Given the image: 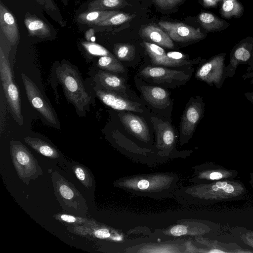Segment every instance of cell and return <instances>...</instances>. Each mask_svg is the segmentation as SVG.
<instances>
[{
    "instance_id": "cell-1",
    "label": "cell",
    "mask_w": 253,
    "mask_h": 253,
    "mask_svg": "<svg viewBox=\"0 0 253 253\" xmlns=\"http://www.w3.org/2000/svg\"><path fill=\"white\" fill-rule=\"evenodd\" d=\"M56 74L67 100L80 114L83 115L89 108L90 97L78 71L71 65L62 63L56 68Z\"/></svg>"
},
{
    "instance_id": "cell-2",
    "label": "cell",
    "mask_w": 253,
    "mask_h": 253,
    "mask_svg": "<svg viewBox=\"0 0 253 253\" xmlns=\"http://www.w3.org/2000/svg\"><path fill=\"white\" fill-rule=\"evenodd\" d=\"M51 181L62 209L73 215L86 217L88 210L86 201L74 185L57 171L52 173Z\"/></svg>"
},
{
    "instance_id": "cell-3",
    "label": "cell",
    "mask_w": 253,
    "mask_h": 253,
    "mask_svg": "<svg viewBox=\"0 0 253 253\" xmlns=\"http://www.w3.org/2000/svg\"><path fill=\"white\" fill-rule=\"evenodd\" d=\"M10 152L13 164L19 178L29 184L43 174V171L37 159L29 149L21 142L11 140Z\"/></svg>"
},
{
    "instance_id": "cell-4",
    "label": "cell",
    "mask_w": 253,
    "mask_h": 253,
    "mask_svg": "<svg viewBox=\"0 0 253 253\" xmlns=\"http://www.w3.org/2000/svg\"><path fill=\"white\" fill-rule=\"evenodd\" d=\"M194 69L177 70L169 67L148 65L141 69L138 76L150 84H156L162 86L174 88L184 84L190 79Z\"/></svg>"
},
{
    "instance_id": "cell-5",
    "label": "cell",
    "mask_w": 253,
    "mask_h": 253,
    "mask_svg": "<svg viewBox=\"0 0 253 253\" xmlns=\"http://www.w3.org/2000/svg\"><path fill=\"white\" fill-rule=\"evenodd\" d=\"M0 75L1 84L7 101L16 121L23 124L19 90L12 78L11 68L1 46L0 49Z\"/></svg>"
},
{
    "instance_id": "cell-6",
    "label": "cell",
    "mask_w": 253,
    "mask_h": 253,
    "mask_svg": "<svg viewBox=\"0 0 253 253\" xmlns=\"http://www.w3.org/2000/svg\"><path fill=\"white\" fill-rule=\"evenodd\" d=\"M21 77L26 95L31 104L49 124L59 128L60 125L56 114L37 86L23 73L21 74Z\"/></svg>"
},
{
    "instance_id": "cell-7",
    "label": "cell",
    "mask_w": 253,
    "mask_h": 253,
    "mask_svg": "<svg viewBox=\"0 0 253 253\" xmlns=\"http://www.w3.org/2000/svg\"><path fill=\"white\" fill-rule=\"evenodd\" d=\"M225 56L224 53H220L204 63L197 70L196 78L210 85L220 88L226 78Z\"/></svg>"
},
{
    "instance_id": "cell-8",
    "label": "cell",
    "mask_w": 253,
    "mask_h": 253,
    "mask_svg": "<svg viewBox=\"0 0 253 253\" xmlns=\"http://www.w3.org/2000/svg\"><path fill=\"white\" fill-rule=\"evenodd\" d=\"M205 104L200 96L189 100L182 116L179 132L181 140L188 139L193 135L196 126L202 118Z\"/></svg>"
},
{
    "instance_id": "cell-9",
    "label": "cell",
    "mask_w": 253,
    "mask_h": 253,
    "mask_svg": "<svg viewBox=\"0 0 253 253\" xmlns=\"http://www.w3.org/2000/svg\"><path fill=\"white\" fill-rule=\"evenodd\" d=\"M159 25L168 34L172 41L189 42L201 40L205 37L199 28H195L184 23L161 21Z\"/></svg>"
},
{
    "instance_id": "cell-10",
    "label": "cell",
    "mask_w": 253,
    "mask_h": 253,
    "mask_svg": "<svg viewBox=\"0 0 253 253\" xmlns=\"http://www.w3.org/2000/svg\"><path fill=\"white\" fill-rule=\"evenodd\" d=\"M96 95L106 105L117 110L143 113L141 104L114 91L108 90H96Z\"/></svg>"
},
{
    "instance_id": "cell-11",
    "label": "cell",
    "mask_w": 253,
    "mask_h": 253,
    "mask_svg": "<svg viewBox=\"0 0 253 253\" xmlns=\"http://www.w3.org/2000/svg\"><path fill=\"white\" fill-rule=\"evenodd\" d=\"M138 88L143 98L154 109L163 110L171 105L169 93L165 88L145 83L139 85Z\"/></svg>"
},
{
    "instance_id": "cell-12",
    "label": "cell",
    "mask_w": 253,
    "mask_h": 253,
    "mask_svg": "<svg viewBox=\"0 0 253 253\" xmlns=\"http://www.w3.org/2000/svg\"><path fill=\"white\" fill-rule=\"evenodd\" d=\"M143 45L153 65L177 68L198 63L196 60L186 62L173 59L167 54L162 47L155 43L145 41Z\"/></svg>"
},
{
    "instance_id": "cell-13",
    "label": "cell",
    "mask_w": 253,
    "mask_h": 253,
    "mask_svg": "<svg viewBox=\"0 0 253 253\" xmlns=\"http://www.w3.org/2000/svg\"><path fill=\"white\" fill-rule=\"evenodd\" d=\"M253 58V43L244 42L236 46L231 52L229 63L226 67V78L232 77L240 64L248 65Z\"/></svg>"
},
{
    "instance_id": "cell-14",
    "label": "cell",
    "mask_w": 253,
    "mask_h": 253,
    "mask_svg": "<svg viewBox=\"0 0 253 253\" xmlns=\"http://www.w3.org/2000/svg\"><path fill=\"white\" fill-rule=\"evenodd\" d=\"M119 117L123 126L128 131L140 140L144 141L149 140V127L141 117L131 113H121Z\"/></svg>"
},
{
    "instance_id": "cell-15",
    "label": "cell",
    "mask_w": 253,
    "mask_h": 253,
    "mask_svg": "<svg viewBox=\"0 0 253 253\" xmlns=\"http://www.w3.org/2000/svg\"><path fill=\"white\" fill-rule=\"evenodd\" d=\"M0 27L1 32L12 45L19 39V33L16 19L13 14L0 2Z\"/></svg>"
},
{
    "instance_id": "cell-16",
    "label": "cell",
    "mask_w": 253,
    "mask_h": 253,
    "mask_svg": "<svg viewBox=\"0 0 253 253\" xmlns=\"http://www.w3.org/2000/svg\"><path fill=\"white\" fill-rule=\"evenodd\" d=\"M151 122L155 131L157 144L161 148H169L175 141V132L171 125L156 117H152Z\"/></svg>"
},
{
    "instance_id": "cell-17",
    "label": "cell",
    "mask_w": 253,
    "mask_h": 253,
    "mask_svg": "<svg viewBox=\"0 0 253 253\" xmlns=\"http://www.w3.org/2000/svg\"><path fill=\"white\" fill-rule=\"evenodd\" d=\"M24 24L30 36L43 39H51L55 36L51 26L36 15L27 13L24 18Z\"/></svg>"
},
{
    "instance_id": "cell-18",
    "label": "cell",
    "mask_w": 253,
    "mask_h": 253,
    "mask_svg": "<svg viewBox=\"0 0 253 253\" xmlns=\"http://www.w3.org/2000/svg\"><path fill=\"white\" fill-rule=\"evenodd\" d=\"M100 84L107 90L117 92L127 98L126 84L123 78L115 74L100 70L96 75Z\"/></svg>"
},
{
    "instance_id": "cell-19",
    "label": "cell",
    "mask_w": 253,
    "mask_h": 253,
    "mask_svg": "<svg viewBox=\"0 0 253 253\" xmlns=\"http://www.w3.org/2000/svg\"><path fill=\"white\" fill-rule=\"evenodd\" d=\"M141 37L147 39L154 43L163 47L172 48L173 41L162 29L152 25L144 26L140 31Z\"/></svg>"
},
{
    "instance_id": "cell-20",
    "label": "cell",
    "mask_w": 253,
    "mask_h": 253,
    "mask_svg": "<svg viewBox=\"0 0 253 253\" xmlns=\"http://www.w3.org/2000/svg\"><path fill=\"white\" fill-rule=\"evenodd\" d=\"M120 12L115 10L85 11L78 16L77 21L82 24L96 26Z\"/></svg>"
},
{
    "instance_id": "cell-21",
    "label": "cell",
    "mask_w": 253,
    "mask_h": 253,
    "mask_svg": "<svg viewBox=\"0 0 253 253\" xmlns=\"http://www.w3.org/2000/svg\"><path fill=\"white\" fill-rule=\"evenodd\" d=\"M24 139L28 145L40 154L51 159L59 158L58 151L45 141L29 136L25 137Z\"/></svg>"
},
{
    "instance_id": "cell-22",
    "label": "cell",
    "mask_w": 253,
    "mask_h": 253,
    "mask_svg": "<svg viewBox=\"0 0 253 253\" xmlns=\"http://www.w3.org/2000/svg\"><path fill=\"white\" fill-rule=\"evenodd\" d=\"M198 21L201 26L208 32L215 31L224 28L226 23L214 15L209 12H202L198 16Z\"/></svg>"
},
{
    "instance_id": "cell-23",
    "label": "cell",
    "mask_w": 253,
    "mask_h": 253,
    "mask_svg": "<svg viewBox=\"0 0 253 253\" xmlns=\"http://www.w3.org/2000/svg\"><path fill=\"white\" fill-rule=\"evenodd\" d=\"M128 5L129 3L125 0H92L88 2L86 11L106 10Z\"/></svg>"
},
{
    "instance_id": "cell-24",
    "label": "cell",
    "mask_w": 253,
    "mask_h": 253,
    "mask_svg": "<svg viewBox=\"0 0 253 253\" xmlns=\"http://www.w3.org/2000/svg\"><path fill=\"white\" fill-rule=\"evenodd\" d=\"M97 65L99 68L103 70L117 73L125 72L123 64L113 55L101 56L98 60Z\"/></svg>"
},
{
    "instance_id": "cell-25",
    "label": "cell",
    "mask_w": 253,
    "mask_h": 253,
    "mask_svg": "<svg viewBox=\"0 0 253 253\" xmlns=\"http://www.w3.org/2000/svg\"><path fill=\"white\" fill-rule=\"evenodd\" d=\"M40 4L44 11L61 27L66 26L60 10L53 0H35Z\"/></svg>"
},
{
    "instance_id": "cell-26",
    "label": "cell",
    "mask_w": 253,
    "mask_h": 253,
    "mask_svg": "<svg viewBox=\"0 0 253 253\" xmlns=\"http://www.w3.org/2000/svg\"><path fill=\"white\" fill-rule=\"evenodd\" d=\"M243 7L237 0H222L221 13L223 16L230 18L241 15Z\"/></svg>"
},
{
    "instance_id": "cell-27",
    "label": "cell",
    "mask_w": 253,
    "mask_h": 253,
    "mask_svg": "<svg viewBox=\"0 0 253 253\" xmlns=\"http://www.w3.org/2000/svg\"><path fill=\"white\" fill-rule=\"evenodd\" d=\"M114 52L122 61H128L135 55V49L133 45L129 43H117L114 45Z\"/></svg>"
},
{
    "instance_id": "cell-28",
    "label": "cell",
    "mask_w": 253,
    "mask_h": 253,
    "mask_svg": "<svg viewBox=\"0 0 253 253\" xmlns=\"http://www.w3.org/2000/svg\"><path fill=\"white\" fill-rule=\"evenodd\" d=\"M73 170L77 178L83 185L88 189H90L93 185V179L88 170L84 166L75 165Z\"/></svg>"
},
{
    "instance_id": "cell-29",
    "label": "cell",
    "mask_w": 253,
    "mask_h": 253,
    "mask_svg": "<svg viewBox=\"0 0 253 253\" xmlns=\"http://www.w3.org/2000/svg\"><path fill=\"white\" fill-rule=\"evenodd\" d=\"M135 16V15H131L120 11L107 20L97 24L96 26L104 27L120 25L131 20Z\"/></svg>"
},
{
    "instance_id": "cell-30",
    "label": "cell",
    "mask_w": 253,
    "mask_h": 253,
    "mask_svg": "<svg viewBox=\"0 0 253 253\" xmlns=\"http://www.w3.org/2000/svg\"><path fill=\"white\" fill-rule=\"evenodd\" d=\"M82 45L85 50L90 55L100 56L112 55L104 47L94 42H83Z\"/></svg>"
},
{
    "instance_id": "cell-31",
    "label": "cell",
    "mask_w": 253,
    "mask_h": 253,
    "mask_svg": "<svg viewBox=\"0 0 253 253\" xmlns=\"http://www.w3.org/2000/svg\"><path fill=\"white\" fill-rule=\"evenodd\" d=\"M53 217L60 221L74 224H84L90 222L92 220L88 219L86 217L74 216L66 214L58 213L53 215Z\"/></svg>"
},
{
    "instance_id": "cell-32",
    "label": "cell",
    "mask_w": 253,
    "mask_h": 253,
    "mask_svg": "<svg viewBox=\"0 0 253 253\" xmlns=\"http://www.w3.org/2000/svg\"><path fill=\"white\" fill-rule=\"evenodd\" d=\"M182 0H152V1L162 9H170L178 5Z\"/></svg>"
},
{
    "instance_id": "cell-33",
    "label": "cell",
    "mask_w": 253,
    "mask_h": 253,
    "mask_svg": "<svg viewBox=\"0 0 253 253\" xmlns=\"http://www.w3.org/2000/svg\"><path fill=\"white\" fill-rule=\"evenodd\" d=\"M187 232V227L184 225H176L170 230L171 234L175 236H180L185 235Z\"/></svg>"
},
{
    "instance_id": "cell-34",
    "label": "cell",
    "mask_w": 253,
    "mask_h": 253,
    "mask_svg": "<svg viewBox=\"0 0 253 253\" xmlns=\"http://www.w3.org/2000/svg\"><path fill=\"white\" fill-rule=\"evenodd\" d=\"M95 31L94 29L90 28L88 29L85 34V38L87 42H94L95 41V37L94 36Z\"/></svg>"
},
{
    "instance_id": "cell-35",
    "label": "cell",
    "mask_w": 253,
    "mask_h": 253,
    "mask_svg": "<svg viewBox=\"0 0 253 253\" xmlns=\"http://www.w3.org/2000/svg\"><path fill=\"white\" fill-rule=\"evenodd\" d=\"M137 187L141 190H145L148 188L149 186V182L145 179L139 180L137 183Z\"/></svg>"
},
{
    "instance_id": "cell-36",
    "label": "cell",
    "mask_w": 253,
    "mask_h": 253,
    "mask_svg": "<svg viewBox=\"0 0 253 253\" xmlns=\"http://www.w3.org/2000/svg\"><path fill=\"white\" fill-rule=\"evenodd\" d=\"M223 174L220 172H212L209 175V178L211 180H218L223 177Z\"/></svg>"
},
{
    "instance_id": "cell-37",
    "label": "cell",
    "mask_w": 253,
    "mask_h": 253,
    "mask_svg": "<svg viewBox=\"0 0 253 253\" xmlns=\"http://www.w3.org/2000/svg\"><path fill=\"white\" fill-rule=\"evenodd\" d=\"M220 0H203L204 6L212 7L215 6Z\"/></svg>"
},
{
    "instance_id": "cell-38",
    "label": "cell",
    "mask_w": 253,
    "mask_h": 253,
    "mask_svg": "<svg viewBox=\"0 0 253 253\" xmlns=\"http://www.w3.org/2000/svg\"><path fill=\"white\" fill-rule=\"evenodd\" d=\"M242 77L244 80L251 78L250 84H253V71L249 73H246L242 76Z\"/></svg>"
},
{
    "instance_id": "cell-39",
    "label": "cell",
    "mask_w": 253,
    "mask_h": 253,
    "mask_svg": "<svg viewBox=\"0 0 253 253\" xmlns=\"http://www.w3.org/2000/svg\"><path fill=\"white\" fill-rule=\"evenodd\" d=\"M244 94L246 98L253 103V92H246Z\"/></svg>"
},
{
    "instance_id": "cell-40",
    "label": "cell",
    "mask_w": 253,
    "mask_h": 253,
    "mask_svg": "<svg viewBox=\"0 0 253 253\" xmlns=\"http://www.w3.org/2000/svg\"><path fill=\"white\" fill-rule=\"evenodd\" d=\"M248 65V66L246 68L247 73L253 71V58L251 62Z\"/></svg>"
},
{
    "instance_id": "cell-41",
    "label": "cell",
    "mask_w": 253,
    "mask_h": 253,
    "mask_svg": "<svg viewBox=\"0 0 253 253\" xmlns=\"http://www.w3.org/2000/svg\"><path fill=\"white\" fill-rule=\"evenodd\" d=\"M210 253H224L223 251L220 250H212L210 252Z\"/></svg>"
},
{
    "instance_id": "cell-42",
    "label": "cell",
    "mask_w": 253,
    "mask_h": 253,
    "mask_svg": "<svg viewBox=\"0 0 253 253\" xmlns=\"http://www.w3.org/2000/svg\"><path fill=\"white\" fill-rule=\"evenodd\" d=\"M61 0V1L62 2V3H63L64 5H67V4H68V0Z\"/></svg>"
}]
</instances>
